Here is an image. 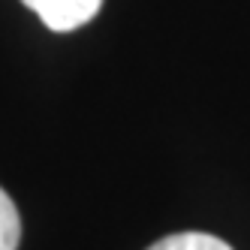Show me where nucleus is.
I'll return each mask as SVG.
<instances>
[{
	"mask_svg": "<svg viewBox=\"0 0 250 250\" xmlns=\"http://www.w3.org/2000/svg\"><path fill=\"white\" fill-rule=\"evenodd\" d=\"M21 3L30 12H37L45 27L66 33L91 21L100 12L103 0H21Z\"/></svg>",
	"mask_w": 250,
	"mask_h": 250,
	"instance_id": "nucleus-1",
	"label": "nucleus"
},
{
	"mask_svg": "<svg viewBox=\"0 0 250 250\" xmlns=\"http://www.w3.org/2000/svg\"><path fill=\"white\" fill-rule=\"evenodd\" d=\"M148 250H232L226 241L208 232H178V235H166Z\"/></svg>",
	"mask_w": 250,
	"mask_h": 250,
	"instance_id": "nucleus-2",
	"label": "nucleus"
},
{
	"mask_svg": "<svg viewBox=\"0 0 250 250\" xmlns=\"http://www.w3.org/2000/svg\"><path fill=\"white\" fill-rule=\"evenodd\" d=\"M21 241V217L12 196L0 187V250H19Z\"/></svg>",
	"mask_w": 250,
	"mask_h": 250,
	"instance_id": "nucleus-3",
	"label": "nucleus"
}]
</instances>
